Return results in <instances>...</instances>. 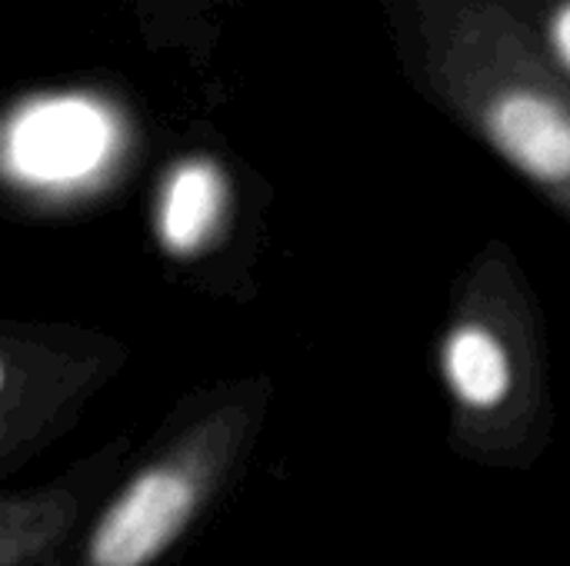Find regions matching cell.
<instances>
[{"mask_svg": "<svg viewBox=\"0 0 570 566\" xmlns=\"http://www.w3.org/2000/svg\"><path fill=\"white\" fill-rule=\"evenodd\" d=\"M551 43L558 50V57L564 60V67L570 70V0L554 13V23H551Z\"/></svg>", "mask_w": 570, "mask_h": 566, "instance_id": "6", "label": "cell"}, {"mask_svg": "<svg viewBox=\"0 0 570 566\" xmlns=\"http://www.w3.org/2000/svg\"><path fill=\"white\" fill-rule=\"evenodd\" d=\"M220 207H224L220 170L207 160L180 163L164 187V200L157 214V234L164 247L170 254L197 250L214 230Z\"/></svg>", "mask_w": 570, "mask_h": 566, "instance_id": "4", "label": "cell"}, {"mask_svg": "<svg viewBox=\"0 0 570 566\" xmlns=\"http://www.w3.org/2000/svg\"><path fill=\"white\" fill-rule=\"evenodd\" d=\"M451 390L468 407H494L511 390V364L504 347L484 327H461L444 350Z\"/></svg>", "mask_w": 570, "mask_h": 566, "instance_id": "5", "label": "cell"}, {"mask_svg": "<svg viewBox=\"0 0 570 566\" xmlns=\"http://www.w3.org/2000/svg\"><path fill=\"white\" fill-rule=\"evenodd\" d=\"M488 133L498 150L538 180L570 177V113L544 93L514 90L488 110Z\"/></svg>", "mask_w": 570, "mask_h": 566, "instance_id": "3", "label": "cell"}, {"mask_svg": "<svg viewBox=\"0 0 570 566\" xmlns=\"http://www.w3.org/2000/svg\"><path fill=\"white\" fill-rule=\"evenodd\" d=\"M194 507V487L174 470L140 474L100 520L90 557L94 566H144L157 557Z\"/></svg>", "mask_w": 570, "mask_h": 566, "instance_id": "2", "label": "cell"}, {"mask_svg": "<svg viewBox=\"0 0 570 566\" xmlns=\"http://www.w3.org/2000/svg\"><path fill=\"white\" fill-rule=\"evenodd\" d=\"M114 147L110 113L87 97H40L17 107L3 130V167L37 187H63L104 167Z\"/></svg>", "mask_w": 570, "mask_h": 566, "instance_id": "1", "label": "cell"}]
</instances>
